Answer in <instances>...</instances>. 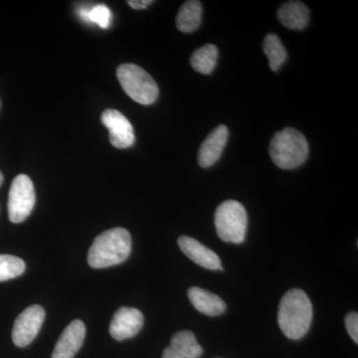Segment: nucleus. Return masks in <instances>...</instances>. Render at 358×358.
Segmentation results:
<instances>
[{
	"mask_svg": "<svg viewBox=\"0 0 358 358\" xmlns=\"http://www.w3.org/2000/svg\"><path fill=\"white\" fill-rule=\"evenodd\" d=\"M313 320V305L305 292L294 289L282 296L278 313L280 329L287 338L300 339L307 334Z\"/></svg>",
	"mask_w": 358,
	"mask_h": 358,
	"instance_id": "f257e3e1",
	"label": "nucleus"
},
{
	"mask_svg": "<svg viewBox=\"0 0 358 358\" xmlns=\"http://www.w3.org/2000/svg\"><path fill=\"white\" fill-rule=\"evenodd\" d=\"M131 251V236L124 228H112L101 233L90 247L88 264L94 268L119 265L129 258Z\"/></svg>",
	"mask_w": 358,
	"mask_h": 358,
	"instance_id": "f03ea898",
	"label": "nucleus"
},
{
	"mask_svg": "<svg viewBox=\"0 0 358 358\" xmlns=\"http://www.w3.org/2000/svg\"><path fill=\"white\" fill-rule=\"evenodd\" d=\"M270 155L273 162L280 169H296L308 159L307 138L293 128L278 131L271 140Z\"/></svg>",
	"mask_w": 358,
	"mask_h": 358,
	"instance_id": "7ed1b4c3",
	"label": "nucleus"
},
{
	"mask_svg": "<svg viewBox=\"0 0 358 358\" xmlns=\"http://www.w3.org/2000/svg\"><path fill=\"white\" fill-rule=\"evenodd\" d=\"M117 78L122 90L134 102L148 106L159 98V87L147 71L140 66L120 65L117 69Z\"/></svg>",
	"mask_w": 358,
	"mask_h": 358,
	"instance_id": "20e7f679",
	"label": "nucleus"
},
{
	"mask_svg": "<svg viewBox=\"0 0 358 358\" xmlns=\"http://www.w3.org/2000/svg\"><path fill=\"white\" fill-rule=\"evenodd\" d=\"M219 238L228 243L240 244L246 236L248 215L240 202L227 200L219 205L214 216Z\"/></svg>",
	"mask_w": 358,
	"mask_h": 358,
	"instance_id": "39448f33",
	"label": "nucleus"
},
{
	"mask_svg": "<svg viewBox=\"0 0 358 358\" xmlns=\"http://www.w3.org/2000/svg\"><path fill=\"white\" fill-rule=\"evenodd\" d=\"M34 185L29 176L20 174L13 179L8 194V217L13 223H21L31 214L35 206Z\"/></svg>",
	"mask_w": 358,
	"mask_h": 358,
	"instance_id": "423d86ee",
	"label": "nucleus"
},
{
	"mask_svg": "<svg viewBox=\"0 0 358 358\" xmlns=\"http://www.w3.org/2000/svg\"><path fill=\"white\" fill-rule=\"evenodd\" d=\"M45 310L41 306L26 308L14 322L13 341L18 348H26L36 338L43 324Z\"/></svg>",
	"mask_w": 358,
	"mask_h": 358,
	"instance_id": "0eeeda50",
	"label": "nucleus"
},
{
	"mask_svg": "<svg viewBox=\"0 0 358 358\" xmlns=\"http://www.w3.org/2000/svg\"><path fill=\"white\" fill-rule=\"evenodd\" d=\"M103 126L109 129L110 145L115 148H128L136 141L134 128L129 120L119 110L108 109L101 117Z\"/></svg>",
	"mask_w": 358,
	"mask_h": 358,
	"instance_id": "6e6552de",
	"label": "nucleus"
},
{
	"mask_svg": "<svg viewBox=\"0 0 358 358\" xmlns=\"http://www.w3.org/2000/svg\"><path fill=\"white\" fill-rule=\"evenodd\" d=\"M143 326V315L134 308H121L113 317L110 324V334L115 341L131 338L140 333Z\"/></svg>",
	"mask_w": 358,
	"mask_h": 358,
	"instance_id": "1a4fd4ad",
	"label": "nucleus"
},
{
	"mask_svg": "<svg viewBox=\"0 0 358 358\" xmlns=\"http://www.w3.org/2000/svg\"><path fill=\"white\" fill-rule=\"evenodd\" d=\"M86 327L82 320H73L68 324L54 348L52 358H74L83 345Z\"/></svg>",
	"mask_w": 358,
	"mask_h": 358,
	"instance_id": "9d476101",
	"label": "nucleus"
},
{
	"mask_svg": "<svg viewBox=\"0 0 358 358\" xmlns=\"http://www.w3.org/2000/svg\"><path fill=\"white\" fill-rule=\"evenodd\" d=\"M178 246L185 256L200 267L208 270H222L221 260L215 252L207 248L194 238L181 236L178 238Z\"/></svg>",
	"mask_w": 358,
	"mask_h": 358,
	"instance_id": "9b49d317",
	"label": "nucleus"
},
{
	"mask_svg": "<svg viewBox=\"0 0 358 358\" xmlns=\"http://www.w3.org/2000/svg\"><path fill=\"white\" fill-rule=\"evenodd\" d=\"M228 136L229 131L224 124L218 126L207 136L199 150L197 159L200 166L207 169L218 162L227 143Z\"/></svg>",
	"mask_w": 358,
	"mask_h": 358,
	"instance_id": "f8f14e48",
	"label": "nucleus"
},
{
	"mask_svg": "<svg viewBox=\"0 0 358 358\" xmlns=\"http://www.w3.org/2000/svg\"><path fill=\"white\" fill-rule=\"evenodd\" d=\"M202 353L203 350L194 334L190 331H182L174 334L171 345L162 353V358H199Z\"/></svg>",
	"mask_w": 358,
	"mask_h": 358,
	"instance_id": "ddd939ff",
	"label": "nucleus"
},
{
	"mask_svg": "<svg viewBox=\"0 0 358 358\" xmlns=\"http://www.w3.org/2000/svg\"><path fill=\"white\" fill-rule=\"evenodd\" d=\"M278 20L282 25L291 30H303L310 21V10L301 1H289L278 9Z\"/></svg>",
	"mask_w": 358,
	"mask_h": 358,
	"instance_id": "4468645a",
	"label": "nucleus"
},
{
	"mask_svg": "<svg viewBox=\"0 0 358 358\" xmlns=\"http://www.w3.org/2000/svg\"><path fill=\"white\" fill-rule=\"evenodd\" d=\"M187 294L193 307L209 317L222 315L226 310V303L222 299L206 289L193 287L188 289Z\"/></svg>",
	"mask_w": 358,
	"mask_h": 358,
	"instance_id": "2eb2a0df",
	"label": "nucleus"
},
{
	"mask_svg": "<svg viewBox=\"0 0 358 358\" xmlns=\"http://www.w3.org/2000/svg\"><path fill=\"white\" fill-rule=\"evenodd\" d=\"M202 4L197 0H188L182 4L176 16L179 31L192 33L201 24Z\"/></svg>",
	"mask_w": 358,
	"mask_h": 358,
	"instance_id": "dca6fc26",
	"label": "nucleus"
},
{
	"mask_svg": "<svg viewBox=\"0 0 358 358\" xmlns=\"http://www.w3.org/2000/svg\"><path fill=\"white\" fill-rule=\"evenodd\" d=\"M217 59V47L213 44H206L193 52L190 57V64L196 72L209 75L213 72Z\"/></svg>",
	"mask_w": 358,
	"mask_h": 358,
	"instance_id": "f3484780",
	"label": "nucleus"
},
{
	"mask_svg": "<svg viewBox=\"0 0 358 358\" xmlns=\"http://www.w3.org/2000/svg\"><path fill=\"white\" fill-rule=\"evenodd\" d=\"M264 53L268 59V66L271 70L278 71L286 62L288 53L281 39L275 34H268L263 41Z\"/></svg>",
	"mask_w": 358,
	"mask_h": 358,
	"instance_id": "a211bd4d",
	"label": "nucleus"
},
{
	"mask_svg": "<svg viewBox=\"0 0 358 358\" xmlns=\"http://www.w3.org/2000/svg\"><path fill=\"white\" fill-rule=\"evenodd\" d=\"M25 271L22 259L13 255H0V282L20 277Z\"/></svg>",
	"mask_w": 358,
	"mask_h": 358,
	"instance_id": "6ab92c4d",
	"label": "nucleus"
},
{
	"mask_svg": "<svg viewBox=\"0 0 358 358\" xmlns=\"http://www.w3.org/2000/svg\"><path fill=\"white\" fill-rule=\"evenodd\" d=\"M80 15L85 21L96 23L103 29H107L110 24V20H112V13H110L109 7L103 6V4H98L88 10L81 9Z\"/></svg>",
	"mask_w": 358,
	"mask_h": 358,
	"instance_id": "aec40b11",
	"label": "nucleus"
},
{
	"mask_svg": "<svg viewBox=\"0 0 358 358\" xmlns=\"http://www.w3.org/2000/svg\"><path fill=\"white\" fill-rule=\"evenodd\" d=\"M345 327L348 334L355 343H358V313L352 312L348 313L345 317Z\"/></svg>",
	"mask_w": 358,
	"mask_h": 358,
	"instance_id": "412c9836",
	"label": "nucleus"
},
{
	"mask_svg": "<svg viewBox=\"0 0 358 358\" xmlns=\"http://www.w3.org/2000/svg\"><path fill=\"white\" fill-rule=\"evenodd\" d=\"M154 3L152 0H129L128 4L131 8L140 10V9H145L150 6V4Z\"/></svg>",
	"mask_w": 358,
	"mask_h": 358,
	"instance_id": "4be33fe9",
	"label": "nucleus"
},
{
	"mask_svg": "<svg viewBox=\"0 0 358 358\" xmlns=\"http://www.w3.org/2000/svg\"><path fill=\"white\" fill-rule=\"evenodd\" d=\"M2 182H3V174L0 171V186H1Z\"/></svg>",
	"mask_w": 358,
	"mask_h": 358,
	"instance_id": "5701e85b",
	"label": "nucleus"
}]
</instances>
